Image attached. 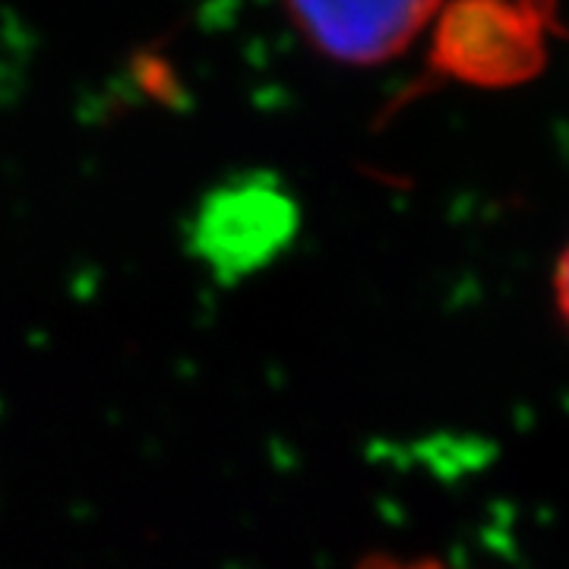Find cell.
Listing matches in <instances>:
<instances>
[{"label":"cell","instance_id":"4","mask_svg":"<svg viewBox=\"0 0 569 569\" xmlns=\"http://www.w3.org/2000/svg\"><path fill=\"white\" fill-rule=\"evenodd\" d=\"M553 305H557L563 326L569 329V244L560 250L557 266H553Z\"/></svg>","mask_w":569,"mask_h":569},{"label":"cell","instance_id":"3","mask_svg":"<svg viewBox=\"0 0 569 569\" xmlns=\"http://www.w3.org/2000/svg\"><path fill=\"white\" fill-rule=\"evenodd\" d=\"M295 224V209L272 187H224L206 200L197 244L224 276L250 272L269 260Z\"/></svg>","mask_w":569,"mask_h":569},{"label":"cell","instance_id":"1","mask_svg":"<svg viewBox=\"0 0 569 569\" xmlns=\"http://www.w3.org/2000/svg\"><path fill=\"white\" fill-rule=\"evenodd\" d=\"M550 0H447L433 20L430 77L468 89L526 86L548 67Z\"/></svg>","mask_w":569,"mask_h":569},{"label":"cell","instance_id":"2","mask_svg":"<svg viewBox=\"0 0 569 569\" xmlns=\"http://www.w3.org/2000/svg\"><path fill=\"white\" fill-rule=\"evenodd\" d=\"M301 39L326 61L377 67L425 36L447 0H282Z\"/></svg>","mask_w":569,"mask_h":569}]
</instances>
